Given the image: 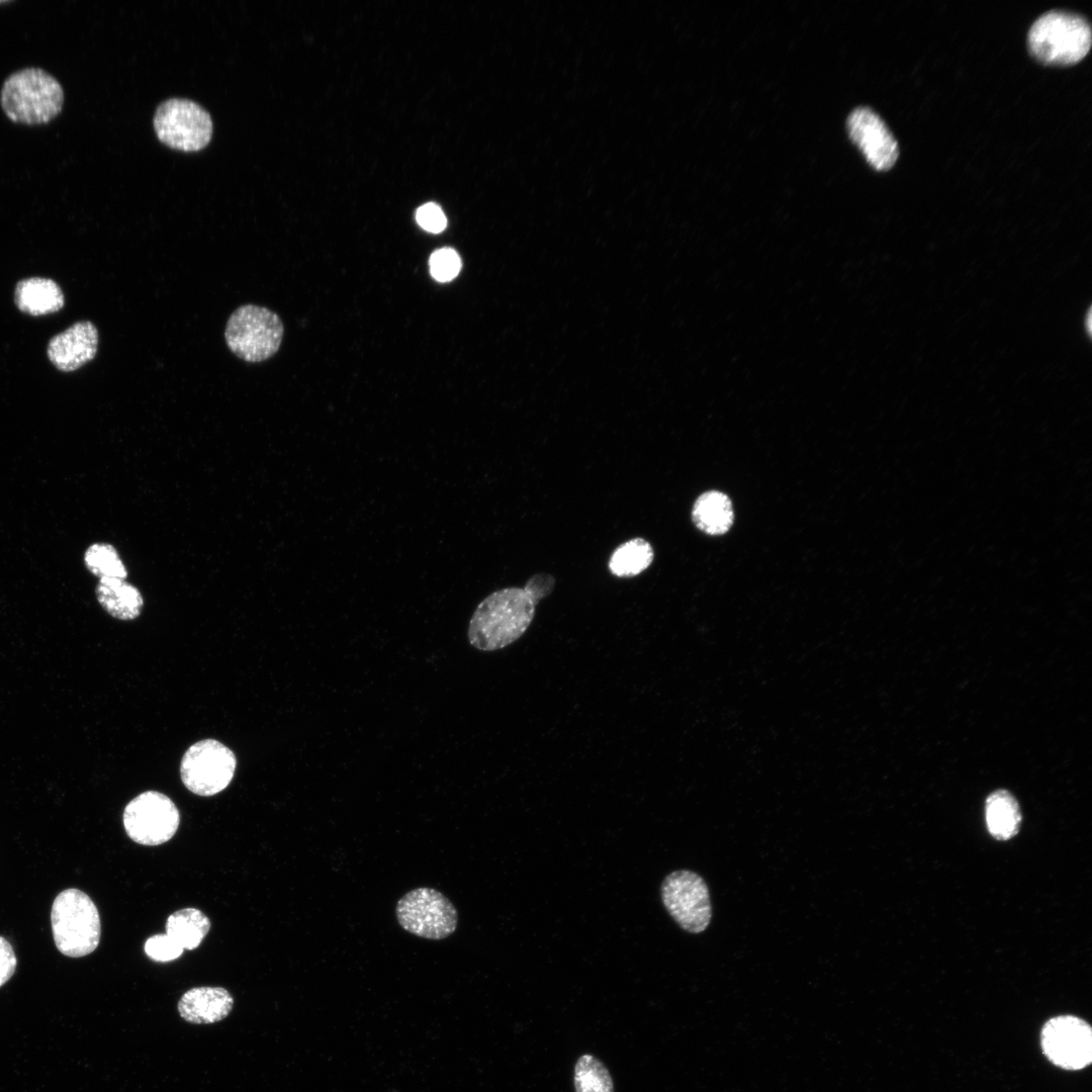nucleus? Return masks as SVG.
Segmentation results:
<instances>
[{
  "label": "nucleus",
  "mask_w": 1092,
  "mask_h": 1092,
  "mask_svg": "<svg viewBox=\"0 0 1092 1092\" xmlns=\"http://www.w3.org/2000/svg\"><path fill=\"white\" fill-rule=\"evenodd\" d=\"M122 821L127 836L134 842L156 846L170 840L176 833L180 814L174 802L165 794L147 791L125 806Z\"/></svg>",
  "instance_id": "obj_10"
},
{
  "label": "nucleus",
  "mask_w": 1092,
  "mask_h": 1092,
  "mask_svg": "<svg viewBox=\"0 0 1092 1092\" xmlns=\"http://www.w3.org/2000/svg\"><path fill=\"white\" fill-rule=\"evenodd\" d=\"M153 122L158 139L175 150L196 152L211 140L210 114L190 99L174 97L163 101Z\"/></svg>",
  "instance_id": "obj_6"
},
{
  "label": "nucleus",
  "mask_w": 1092,
  "mask_h": 1092,
  "mask_svg": "<svg viewBox=\"0 0 1092 1092\" xmlns=\"http://www.w3.org/2000/svg\"><path fill=\"white\" fill-rule=\"evenodd\" d=\"M847 129L851 140L875 169L887 170L894 165L899 155L897 141L874 110L869 107L855 108L848 116Z\"/></svg>",
  "instance_id": "obj_12"
},
{
  "label": "nucleus",
  "mask_w": 1092,
  "mask_h": 1092,
  "mask_svg": "<svg viewBox=\"0 0 1092 1092\" xmlns=\"http://www.w3.org/2000/svg\"><path fill=\"white\" fill-rule=\"evenodd\" d=\"M145 952L153 961L170 962L183 953V948L168 934H156L145 942Z\"/></svg>",
  "instance_id": "obj_24"
},
{
  "label": "nucleus",
  "mask_w": 1092,
  "mask_h": 1092,
  "mask_svg": "<svg viewBox=\"0 0 1092 1092\" xmlns=\"http://www.w3.org/2000/svg\"><path fill=\"white\" fill-rule=\"evenodd\" d=\"M395 915L405 931L427 939L446 938L458 924V913L451 901L429 887L404 894L396 904Z\"/></svg>",
  "instance_id": "obj_7"
},
{
  "label": "nucleus",
  "mask_w": 1092,
  "mask_h": 1092,
  "mask_svg": "<svg viewBox=\"0 0 1092 1092\" xmlns=\"http://www.w3.org/2000/svg\"><path fill=\"white\" fill-rule=\"evenodd\" d=\"M1039 1044L1044 1058L1062 1070L1080 1071L1092 1063V1027L1077 1015L1049 1018L1040 1028Z\"/></svg>",
  "instance_id": "obj_9"
},
{
  "label": "nucleus",
  "mask_w": 1092,
  "mask_h": 1092,
  "mask_svg": "<svg viewBox=\"0 0 1092 1092\" xmlns=\"http://www.w3.org/2000/svg\"><path fill=\"white\" fill-rule=\"evenodd\" d=\"M64 97L61 83L49 72L40 68H24L5 79L0 103L11 121L39 125L49 123L60 114Z\"/></svg>",
  "instance_id": "obj_2"
},
{
  "label": "nucleus",
  "mask_w": 1092,
  "mask_h": 1092,
  "mask_svg": "<svg viewBox=\"0 0 1092 1092\" xmlns=\"http://www.w3.org/2000/svg\"><path fill=\"white\" fill-rule=\"evenodd\" d=\"M96 598L110 616L122 621L138 618L144 607L141 592L122 578L99 579Z\"/></svg>",
  "instance_id": "obj_16"
},
{
  "label": "nucleus",
  "mask_w": 1092,
  "mask_h": 1092,
  "mask_svg": "<svg viewBox=\"0 0 1092 1092\" xmlns=\"http://www.w3.org/2000/svg\"><path fill=\"white\" fill-rule=\"evenodd\" d=\"M460 269V257L453 249L443 248L431 255L430 271L432 276L440 282L452 280L458 275Z\"/></svg>",
  "instance_id": "obj_23"
},
{
  "label": "nucleus",
  "mask_w": 1092,
  "mask_h": 1092,
  "mask_svg": "<svg viewBox=\"0 0 1092 1092\" xmlns=\"http://www.w3.org/2000/svg\"><path fill=\"white\" fill-rule=\"evenodd\" d=\"M234 998L222 987H195L186 991L177 1009L186 1022L212 1024L224 1019L232 1011Z\"/></svg>",
  "instance_id": "obj_14"
},
{
  "label": "nucleus",
  "mask_w": 1092,
  "mask_h": 1092,
  "mask_svg": "<svg viewBox=\"0 0 1092 1092\" xmlns=\"http://www.w3.org/2000/svg\"><path fill=\"white\" fill-rule=\"evenodd\" d=\"M538 602L540 599L527 585L491 593L476 607L469 621V643L482 651L512 644L530 626Z\"/></svg>",
  "instance_id": "obj_1"
},
{
  "label": "nucleus",
  "mask_w": 1092,
  "mask_h": 1092,
  "mask_svg": "<svg viewBox=\"0 0 1092 1092\" xmlns=\"http://www.w3.org/2000/svg\"><path fill=\"white\" fill-rule=\"evenodd\" d=\"M575 1092H614L613 1080L606 1066L593 1055H582L574 1066Z\"/></svg>",
  "instance_id": "obj_22"
},
{
  "label": "nucleus",
  "mask_w": 1092,
  "mask_h": 1092,
  "mask_svg": "<svg viewBox=\"0 0 1092 1092\" xmlns=\"http://www.w3.org/2000/svg\"><path fill=\"white\" fill-rule=\"evenodd\" d=\"M97 350V328L89 321H82L51 339L48 356L59 370L71 372L93 360Z\"/></svg>",
  "instance_id": "obj_13"
},
{
  "label": "nucleus",
  "mask_w": 1092,
  "mask_h": 1092,
  "mask_svg": "<svg viewBox=\"0 0 1092 1092\" xmlns=\"http://www.w3.org/2000/svg\"><path fill=\"white\" fill-rule=\"evenodd\" d=\"M87 569L101 578L126 579L127 569L116 548L109 543H93L84 553Z\"/></svg>",
  "instance_id": "obj_21"
},
{
  "label": "nucleus",
  "mask_w": 1092,
  "mask_h": 1092,
  "mask_svg": "<svg viewBox=\"0 0 1092 1092\" xmlns=\"http://www.w3.org/2000/svg\"><path fill=\"white\" fill-rule=\"evenodd\" d=\"M51 924L55 944L67 957L90 954L99 944V913L91 898L81 890L67 889L55 898Z\"/></svg>",
  "instance_id": "obj_4"
},
{
  "label": "nucleus",
  "mask_w": 1092,
  "mask_h": 1092,
  "mask_svg": "<svg viewBox=\"0 0 1092 1092\" xmlns=\"http://www.w3.org/2000/svg\"><path fill=\"white\" fill-rule=\"evenodd\" d=\"M16 964V956L10 942L0 936V987L13 976Z\"/></svg>",
  "instance_id": "obj_26"
},
{
  "label": "nucleus",
  "mask_w": 1092,
  "mask_h": 1092,
  "mask_svg": "<svg viewBox=\"0 0 1092 1092\" xmlns=\"http://www.w3.org/2000/svg\"><path fill=\"white\" fill-rule=\"evenodd\" d=\"M663 905L673 920L690 933H701L712 917L710 894L698 874L679 870L667 875L661 884Z\"/></svg>",
  "instance_id": "obj_11"
},
{
  "label": "nucleus",
  "mask_w": 1092,
  "mask_h": 1092,
  "mask_svg": "<svg viewBox=\"0 0 1092 1092\" xmlns=\"http://www.w3.org/2000/svg\"><path fill=\"white\" fill-rule=\"evenodd\" d=\"M209 929V918L192 907L175 911L166 921V934L188 950L197 948Z\"/></svg>",
  "instance_id": "obj_19"
},
{
  "label": "nucleus",
  "mask_w": 1092,
  "mask_h": 1092,
  "mask_svg": "<svg viewBox=\"0 0 1092 1092\" xmlns=\"http://www.w3.org/2000/svg\"><path fill=\"white\" fill-rule=\"evenodd\" d=\"M989 833L998 840H1008L1017 834L1021 813L1016 799L1006 790L991 793L985 805Z\"/></svg>",
  "instance_id": "obj_18"
},
{
  "label": "nucleus",
  "mask_w": 1092,
  "mask_h": 1092,
  "mask_svg": "<svg viewBox=\"0 0 1092 1092\" xmlns=\"http://www.w3.org/2000/svg\"><path fill=\"white\" fill-rule=\"evenodd\" d=\"M64 294L59 284L43 277L20 280L15 288L17 307L31 315L56 312L64 306Z\"/></svg>",
  "instance_id": "obj_15"
},
{
  "label": "nucleus",
  "mask_w": 1092,
  "mask_h": 1092,
  "mask_svg": "<svg viewBox=\"0 0 1092 1092\" xmlns=\"http://www.w3.org/2000/svg\"><path fill=\"white\" fill-rule=\"evenodd\" d=\"M417 221L426 231L437 234L442 232L447 224L446 216L441 207L435 203H427L417 211Z\"/></svg>",
  "instance_id": "obj_25"
},
{
  "label": "nucleus",
  "mask_w": 1092,
  "mask_h": 1092,
  "mask_svg": "<svg viewBox=\"0 0 1092 1092\" xmlns=\"http://www.w3.org/2000/svg\"><path fill=\"white\" fill-rule=\"evenodd\" d=\"M692 519L697 528L709 535L724 534L733 524L732 503L721 491H706L696 499L692 510Z\"/></svg>",
  "instance_id": "obj_17"
},
{
  "label": "nucleus",
  "mask_w": 1092,
  "mask_h": 1092,
  "mask_svg": "<svg viewBox=\"0 0 1092 1092\" xmlns=\"http://www.w3.org/2000/svg\"><path fill=\"white\" fill-rule=\"evenodd\" d=\"M1031 54L1048 64H1072L1089 52L1092 32L1083 16L1064 10H1051L1031 25L1028 36Z\"/></svg>",
  "instance_id": "obj_3"
},
{
  "label": "nucleus",
  "mask_w": 1092,
  "mask_h": 1092,
  "mask_svg": "<svg viewBox=\"0 0 1092 1092\" xmlns=\"http://www.w3.org/2000/svg\"><path fill=\"white\" fill-rule=\"evenodd\" d=\"M654 552L643 538H633L618 546L609 559L610 571L619 577L635 576L651 564Z\"/></svg>",
  "instance_id": "obj_20"
},
{
  "label": "nucleus",
  "mask_w": 1092,
  "mask_h": 1092,
  "mask_svg": "<svg viewBox=\"0 0 1092 1092\" xmlns=\"http://www.w3.org/2000/svg\"><path fill=\"white\" fill-rule=\"evenodd\" d=\"M236 766L235 753L228 746L215 739H203L185 751L180 763V776L190 792L209 797L230 785Z\"/></svg>",
  "instance_id": "obj_8"
},
{
  "label": "nucleus",
  "mask_w": 1092,
  "mask_h": 1092,
  "mask_svg": "<svg viewBox=\"0 0 1092 1092\" xmlns=\"http://www.w3.org/2000/svg\"><path fill=\"white\" fill-rule=\"evenodd\" d=\"M283 334V323L277 313L264 306L244 304L230 315L224 339L238 358L257 363L279 350Z\"/></svg>",
  "instance_id": "obj_5"
}]
</instances>
